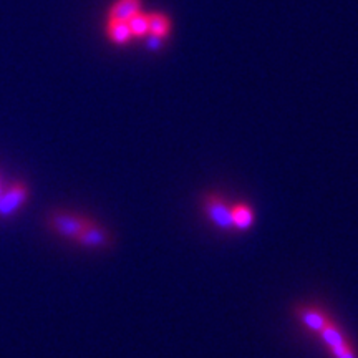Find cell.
<instances>
[{"instance_id": "6da1fadb", "label": "cell", "mask_w": 358, "mask_h": 358, "mask_svg": "<svg viewBox=\"0 0 358 358\" xmlns=\"http://www.w3.org/2000/svg\"><path fill=\"white\" fill-rule=\"evenodd\" d=\"M95 222L96 219L90 214L75 211L70 208H52L43 217L45 229L53 237L69 244H73V241Z\"/></svg>"}, {"instance_id": "7a4b0ae2", "label": "cell", "mask_w": 358, "mask_h": 358, "mask_svg": "<svg viewBox=\"0 0 358 358\" xmlns=\"http://www.w3.org/2000/svg\"><path fill=\"white\" fill-rule=\"evenodd\" d=\"M201 213L214 229L224 234L234 232L231 219V203L219 191H206L199 201Z\"/></svg>"}, {"instance_id": "3957f363", "label": "cell", "mask_w": 358, "mask_h": 358, "mask_svg": "<svg viewBox=\"0 0 358 358\" xmlns=\"http://www.w3.org/2000/svg\"><path fill=\"white\" fill-rule=\"evenodd\" d=\"M30 198H32V187H30L29 181L22 178L13 179L3 186L2 192H0V219L8 221V219L15 217L17 214L24 211Z\"/></svg>"}, {"instance_id": "277c9868", "label": "cell", "mask_w": 358, "mask_h": 358, "mask_svg": "<svg viewBox=\"0 0 358 358\" xmlns=\"http://www.w3.org/2000/svg\"><path fill=\"white\" fill-rule=\"evenodd\" d=\"M317 338L320 340L330 358H358L355 345L335 320H330Z\"/></svg>"}, {"instance_id": "5b68a950", "label": "cell", "mask_w": 358, "mask_h": 358, "mask_svg": "<svg viewBox=\"0 0 358 358\" xmlns=\"http://www.w3.org/2000/svg\"><path fill=\"white\" fill-rule=\"evenodd\" d=\"M292 313L299 325L312 337H319V334L325 329L327 324L334 320L330 313L322 306H317V303H295L292 307Z\"/></svg>"}, {"instance_id": "8992f818", "label": "cell", "mask_w": 358, "mask_h": 358, "mask_svg": "<svg viewBox=\"0 0 358 358\" xmlns=\"http://www.w3.org/2000/svg\"><path fill=\"white\" fill-rule=\"evenodd\" d=\"M113 243L115 237L111 234V231L96 221L95 224L87 227V229L73 241L71 245L83 250H92L93 252V250H110L113 248Z\"/></svg>"}, {"instance_id": "52a82bcc", "label": "cell", "mask_w": 358, "mask_h": 358, "mask_svg": "<svg viewBox=\"0 0 358 358\" xmlns=\"http://www.w3.org/2000/svg\"><path fill=\"white\" fill-rule=\"evenodd\" d=\"M231 219L234 232H248L256 224V209L248 201L231 203Z\"/></svg>"}, {"instance_id": "ba28073f", "label": "cell", "mask_w": 358, "mask_h": 358, "mask_svg": "<svg viewBox=\"0 0 358 358\" xmlns=\"http://www.w3.org/2000/svg\"><path fill=\"white\" fill-rule=\"evenodd\" d=\"M138 12H141V0H115L106 19L128 22Z\"/></svg>"}, {"instance_id": "9c48e42d", "label": "cell", "mask_w": 358, "mask_h": 358, "mask_svg": "<svg viewBox=\"0 0 358 358\" xmlns=\"http://www.w3.org/2000/svg\"><path fill=\"white\" fill-rule=\"evenodd\" d=\"M105 34H106V37H108L110 42L115 45H127V43H129V40H133V35H131V32H129L128 22L106 19Z\"/></svg>"}, {"instance_id": "30bf717a", "label": "cell", "mask_w": 358, "mask_h": 358, "mask_svg": "<svg viewBox=\"0 0 358 358\" xmlns=\"http://www.w3.org/2000/svg\"><path fill=\"white\" fill-rule=\"evenodd\" d=\"M148 20H150V35L164 40L169 35L171 30V20L168 15L161 12H151L148 13Z\"/></svg>"}, {"instance_id": "8fae6325", "label": "cell", "mask_w": 358, "mask_h": 358, "mask_svg": "<svg viewBox=\"0 0 358 358\" xmlns=\"http://www.w3.org/2000/svg\"><path fill=\"white\" fill-rule=\"evenodd\" d=\"M129 32H131L133 38H145L150 35V20H148V13L138 12L128 20Z\"/></svg>"}, {"instance_id": "7c38bea8", "label": "cell", "mask_w": 358, "mask_h": 358, "mask_svg": "<svg viewBox=\"0 0 358 358\" xmlns=\"http://www.w3.org/2000/svg\"><path fill=\"white\" fill-rule=\"evenodd\" d=\"M3 189V182H2V174H0V192Z\"/></svg>"}]
</instances>
